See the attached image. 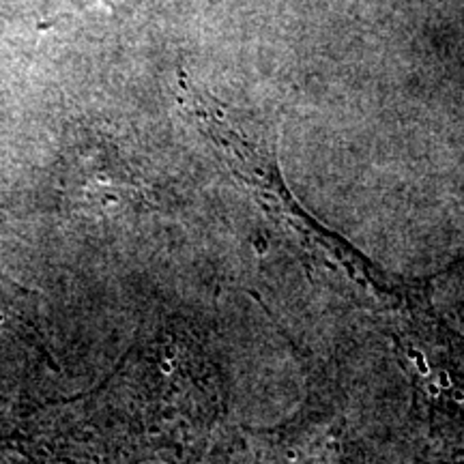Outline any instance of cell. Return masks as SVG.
Instances as JSON below:
<instances>
[{
    "label": "cell",
    "instance_id": "obj_1",
    "mask_svg": "<svg viewBox=\"0 0 464 464\" xmlns=\"http://www.w3.org/2000/svg\"><path fill=\"white\" fill-rule=\"evenodd\" d=\"M256 252H258V254H266V252H269V243H266L265 239L256 241Z\"/></svg>",
    "mask_w": 464,
    "mask_h": 464
},
{
    "label": "cell",
    "instance_id": "obj_2",
    "mask_svg": "<svg viewBox=\"0 0 464 464\" xmlns=\"http://www.w3.org/2000/svg\"><path fill=\"white\" fill-rule=\"evenodd\" d=\"M428 392H430V393H434V396H437V393H439V390H437V387H428Z\"/></svg>",
    "mask_w": 464,
    "mask_h": 464
}]
</instances>
